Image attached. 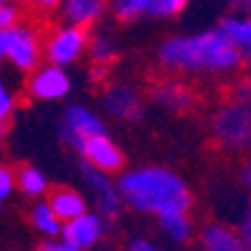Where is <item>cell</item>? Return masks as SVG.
<instances>
[{
  "instance_id": "cell-1",
  "label": "cell",
  "mask_w": 251,
  "mask_h": 251,
  "mask_svg": "<svg viewBox=\"0 0 251 251\" xmlns=\"http://www.w3.org/2000/svg\"><path fill=\"white\" fill-rule=\"evenodd\" d=\"M156 60L169 73H239L249 58L219 28H206L194 35H174L156 50Z\"/></svg>"
},
{
  "instance_id": "cell-2",
  "label": "cell",
  "mask_w": 251,
  "mask_h": 251,
  "mask_svg": "<svg viewBox=\"0 0 251 251\" xmlns=\"http://www.w3.org/2000/svg\"><path fill=\"white\" fill-rule=\"evenodd\" d=\"M123 206L136 214L161 216L171 211H191L194 194L183 176L169 166H136L116 178Z\"/></svg>"
},
{
  "instance_id": "cell-3",
  "label": "cell",
  "mask_w": 251,
  "mask_h": 251,
  "mask_svg": "<svg viewBox=\"0 0 251 251\" xmlns=\"http://www.w3.org/2000/svg\"><path fill=\"white\" fill-rule=\"evenodd\" d=\"M214 141L224 151H241L249 146L251 138V113L246 103L228 100L214 113L211 118Z\"/></svg>"
},
{
  "instance_id": "cell-4",
  "label": "cell",
  "mask_w": 251,
  "mask_h": 251,
  "mask_svg": "<svg viewBox=\"0 0 251 251\" xmlns=\"http://www.w3.org/2000/svg\"><path fill=\"white\" fill-rule=\"evenodd\" d=\"M80 171V178L86 183V199L93 201L96 211L106 219V221H113L123 214V201H121V194H118V186L116 181L111 178V174H103L93 166L83 163L78 166Z\"/></svg>"
},
{
  "instance_id": "cell-5",
  "label": "cell",
  "mask_w": 251,
  "mask_h": 251,
  "mask_svg": "<svg viewBox=\"0 0 251 251\" xmlns=\"http://www.w3.org/2000/svg\"><path fill=\"white\" fill-rule=\"evenodd\" d=\"M43 58V43L33 25L18 23L5 30V60L20 73H30L35 66H40Z\"/></svg>"
},
{
  "instance_id": "cell-6",
  "label": "cell",
  "mask_w": 251,
  "mask_h": 251,
  "mask_svg": "<svg viewBox=\"0 0 251 251\" xmlns=\"http://www.w3.org/2000/svg\"><path fill=\"white\" fill-rule=\"evenodd\" d=\"M88 28H78V25H68L63 23L60 28H55L43 43V55L48 63L60 68H68L73 63H78L86 53V43H88Z\"/></svg>"
},
{
  "instance_id": "cell-7",
  "label": "cell",
  "mask_w": 251,
  "mask_h": 251,
  "mask_svg": "<svg viewBox=\"0 0 251 251\" xmlns=\"http://www.w3.org/2000/svg\"><path fill=\"white\" fill-rule=\"evenodd\" d=\"M83 163L93 166V169L118 176L126 169V153L121 151V146L108 136V133H98V136H88L83 138V143L78 146V151Z\"/></svg>"
},
{
  "instance_id": "cell-8",
  "label": "cell",
  "mask_w": 251,
  "mask_h": 251,
  "mask_svg": "<svg viewBox=\"0 0 251 251\" xmlns=\"http://www.w3.org/2000/svg\"><path fill=\"white\" fill-rule=\"evenodd\" d=\"M73 88L71 75L66 68L53 66V63H43V66H35L28 73V83L25 91L33 100H63L68 98Z\"/></svg>"
},
{
  "instance_id": "cell-9",
  "label": "cell",
  "mask_w": 251,
  "mask_h": 251,
  "mask_svg": "<svg viewBox=\"0 0 251 251\" xmlns=\"http://www.w3.org/2000/svg\"><path fill=\"white\" fill-rule=\"evenodd\" d=\"M98 133H108L106 123L98 113H93L88 106L80 103H71L63 111V126H60V138L66 141L73 151H78V146L83 143V138L88 136H98Z\"/></svg>"
},
{
  "instance_id": "cell-10",
  "label": "cell",
  "mask_w": 251,
  "mask_h": 251,
  "mask_svg": "<svg viewBox=\"0 0 251 251\" xmlns=\"http://www.w3.org/2000/svg\"><path fill=\"white\" fill-rule=\"evenodd\" d=\"M108 221L103 219L98 211H83L80 216L71 219V221H63L60 226V236L68 239L71 244H75L80 251H88V249H96L103 236H106V226Z\"/></svg>"
},
{
  "instance_id": "cell-11",
  "label": "cell",
  "mask_w": 251,
  "mask_h": 251,
  "mask_svg": "<svg viewBox=\"0 0 251 251\" xmlns=\"http://www.w3.org/2000/svg\"><path fill=\"white\" fill-rule=\"evenodd\" d=\"M103 108L111 118L118 121H141L143 118V98L136 88L126 83H111L103 91Z\"/></svg>"
},
{
  "instance_id": "cell-12",
  "label": "cell",
  "mask_w": 251,
  "mask_h": 251,
  "mask_svg": "<svg viewBox=\"0 0 251 251\" xmlns=\"http://www.w3.org/2000/svg\"><path fill=\"white\" fill-rule=\"evenodd\" d=\"M63 23L78 28H93L108 15V0H60Z\"/></svg>"
},
{
  "instance_id": "cell-13",
  "label": "cell",
  "mask_w": 251,
  "mask_h": 251,
  "mask_svg": "<svg viewBox=\"0 0 251 251\" xmlns=\"http://www.w3.org/2000/svg\"><path fill=\"white\" fill-rule=\"evenodd\" d=\"M43 199L48 201V206L53 208V214H55V219L60 224L80 216L83 211H88L86 194H80L78 188H73V186H50Z\"/></svg>"
},
{
  "instance_id": "cell-14",
  "label": "cell",
  "mask_w": 251,
  "mask_h": 251,
  "mask_svg": "<svg viewBox=\"0 0 251 251\" xmlns=\"http://www.w3.org/2000/svg\"><path fill=\"white\" fill-rule=\"evenodd\" d=\"M201 251H249V246L239 239L234 226L221 221H208L199 231Z\"/></svg>"
},
{
  "instance_id": "cell-15",
  "label": "cell",
  "mask_w": 251,
  "mask_h": 251,
  "mask_svg": "<svg viewBox=\"0 0 251 251\" xmlns=\"http://www.w3.org/2000/svg\"><path fill=\"white\" fill-rule=\"evenodd\" d=\"M158 221V228H161V234L169 239L171 244L176 246H186V244H191L194 239V219H191V211H171V214H161L156 216Z\"/></svg>"
},
{
  "instance_id": "cell-16",
  "label": "cell",
  "mask_w": 251,
  "mask_h": 251,
  "mask_svg": "<svg viewBox=\"0 0 251 251\" xmlns=\"http://www.w3.org/2000/svg\"><path fill=\"white\" fill-rule=\"evenodd\" d=\"M153 100L174 113H183L194 106V93L178 80H161L153 88Z\"/></svg>"
},
{
  "instance_id": "cell-17",
  "label": "cell",
  "mask_w": 251,
  "mask_h": 251,
  "mask_svg": "<svg viewBox=\"0 0 251 251\" xmlns=\"http://www.w3.org/2000/svg\"><path fill=\"white\" fill-rule=\"evenodd\" d=\"M231 43L249 58L251 55V20L246 18V13H228L219 20V25H216Z\"/></svg>"
},
{
  "instance_id": "cell-18",
  "label": "cell",
  "mask_w": 251,
  "mask_h": 251,
  "mask_svg": "<svg viewBox=\"0 0 251 251\" xmlns=\"http://www.w3.org/2000/svg\"><path fill=\"white\" fill-rule=\"evenodd\" d=\"M13 174H15V188L23 196H28V199H43L48 194L50 181H48V176L43 171L38 169V166L23 163V166H18Z\"/></svg>"
},
{
  "instance_id": "cell-19",
  "label": "cell",
  "mask_w": 251,
  "mask_h": 251,
  "mask_svg": "<svg viewBox=\"0 0 251 251\" xmlns=\"http://www.w3.org/2000/svg\"><path fill=\"white\" fill-rule=\"evenodd\" d=\"M86 53L91 55V60L96 66H108L113 63L121 53L118 48V40L108 33V30H96V33H88V43H86Z\"/></svg>"
},
{
  "instance_id": "cell-20",
  "label": "cell",
  "mask_w": 251,
  "mask_h": 251,
  "mask_svg": "<svg viewBox=\"0 0 251 251\" xmlns=\"http://www.w3.org/2000/svg\"><path fill=\"white\" fill-rule=\"evenodd\" d=\"M108 13H113L118 23H136L153 18V0H108Z\"/></svg>"
},
{
  "instance_id": "cell-21",
  "label": "cell",
  "mask_w": 251,
  "mask_h": 251,
  "mask_svg": "<svg viewBox=\"0 0 251 251\" xmlns=\"http://www.w3.org/2000/svg\"><path fill=\"white\" fill-rule=\"evenodd\" d=\"M28 219H30V226L35 228L40 236L50 239V236H58V234H60V226H63V224L55 219L53 208L48 206L46 199H35V201H33L30 211H28Z\"/></svg>"
},
{
  "instance_id": "cell-22",
  "label": "cell",
  "mask_w": 251,
  "mask_h": 251,
  "mask_svg": "<svg viewBox=\"0 0 251 251\" xmlns=\"http://www.w3.org/2000/svg\"><path fill=\"white\" fill-rule=\"evenodd\" d=\"M188 0H153V18L158 20H169L176 18L186 10Z\"/></svg>"
},
{
  "instance_id": "cell-23",
  "label": "cell",
  "mask_w": 251,
  "mask_h": 251,
  "mask_svg": "<svg viewBox=\"0 0 251 251\" xmlns=\"http://www.w3.org/2000/svg\"><path fill=\"white\" fill-rule=\"evenodd\" d=\"M15 113V93L8 88L5 78L0 75V123H10Z\"/></svg>"
},
{
  "instance_id": "cell-24",
  "label": "cell",
  "mask_w": 251,
  "mask_h": 251,
  "mask_svg": "<svg viewBox=\"0 0 251 251\" xmlns=\"http://www.w3.org/2000/svg\"><path fill=\"white\" fill-rule=\"evenodd\" d=\"M18 23H20V8L13 3V0L0 3V30H8V28H13Z\"/></svg>"
},
{
  "instance_id": "cell-25",
  "label": "cell",
  "mask_w": 251,
  "mask_h": 251,
  "mask_svg": "<svg viewBox=\"0 0 251 251\" xmlns=\"http://www.w3.org/2000/svg\"><path fill=\"white\" fill-rule=\"evenodd\" d=\"M35 251H80L75 244H71L68 239H63L60 234L58 236H50V239H43L38 246H35Z\"/></svg>"
},
{
  "instance_id": "cell-26",
  "label": "cell",
  "mask_w": 251,
  "mask_h": 251,
  "mask_svg": "<svg viewBox=\"0 0 251 251\" xmlns=\"http://www.w3.org/2000/svg\"><path fill=\"white\" fill-rule=\"evenodd\" d=\"M15 191V174L10 166H3L0 163V203H3L5 199H10Z\"/></svg>"
},
{
  "instance_id": "cell-27",
  "label": "cell",
  "mask_w": 251,
  "mask_h": 251,
  "mask_svg": "<svg viewBox=\"0 0 251 251\" xmlns=\"http://www.w3.org/2000/svg\"><path fill=\"white\" fill-rule=\"evenodd\" d=\"M123 251H166V249H161V246H158L153 239H149V236H131L128 241H126Z\"/></svg>"
},
{
  "instance_id": "cell-28",
  "label": "cell",
  "mask_w": 251,
  "mask_h": 251,
  "mask_svg": "<svg viewBox=\"0 0 251 251\" xmlns=\"http://www.w3.org/2000/svg\"><path fill=\"white\" fill-rule=\"evenodd\" d=\"M234 231L239 234V239H241V241H244L246 246L251 244V221H249V211H246V214L241 216V221H239V226L234 228Z\"/></svg>"
},
{
  "instance_id": "cell-29",
  "label": "cell",
  "mask_w": 251,
  "mask_h": 251,
  "mask_svg": "<svg viewBox=\"0 0 251 251\" xmlns=\"http://www.w3.org/2000/svg\"><path fill=\"white\" fill-rule=\"evenodd\" d=\"M25 3H28L30 8L40 10V13H53V10H58L60 0H25Z\"/></svg>"
},
{
  "instance_id": "cell-30",
  "label": "cell",
  "mask_w": 251,
  "mask_h": 251,
  "mask_svg": "<svg viewBox=\"0 0 251 251\" xmlns=\"http://www.w3.org/2000/svg\"><path fill=\"white\" fill-rule=\"evenodd\" d=\"M231 100H236V103H246L249 106V80H241L239 86L234 88V98Z\"/></svg>"
},
{
  "instance_id": "cell-31",
  "label": "cell",
  "mask_w": 251,
  "mask_h": 251,
  "mask_svg": "<svg viewBox=\"0 0 251 251\" xmlns=\"http://www.w3.org/2000/svg\"><path fill=\"white\" fill-rule=\"evenodd\" d=\"M228 5H231V10H234V13H249L251 0H228Z\"/></svg>"
},
{
  "instance_id": "cell-32",
  "label": "cell",
  "mask_w": 251,
  "mask_h": 251,
  "mask_svg": "<svg viewBox=\"0 0 251 251\" xmlns=\"http://www.w3.org/2000/svg\"><path fill=\"white\" fill-rule=\"evenodd\" d=\"M5 60V30H0V66Z\"/></svg>"
},
{
  "instance_id": "cell-33",
  "label": "cell",
  "mask_w": 251,
  "mask_h": 251,
  "mask_svg": "<svg viewBox=\"0 0 251 251\" xmlns=\"http://www.w3.org/2000/svg\"><path fill=\"white\" fill-rule=\"evenodd\" d=\"M8 133H10V123H0V141H5Z\"/></svg>"
},
{
  "instance_id": "cell-34",
  "label": "cell",
  "mask_w": 251,
  "mask_h": 251,
  "mask_svg": "<svg viewBox=\"0 0 251 251\" xmlns=\"http://www.w3.org/2000/svg\"><path fill=\"white\" fill-rule=\"evenodd\" d=\"M241 181L249 186V166H244V169H241Z\"/></svg>"
},
{
  "instance_id": "cell-35",
  "label": "cell",
  "mask_w": 251,
  "mask_h": 251,
  "mask_svg": "<svg viewBox=\"0 0 251 251\" xmlns=\"http://www.w3.org/2000/svg\"><path fill=\"white\" fill-rule=\"evenodd\" d=\"M0 3H5V0H0Z\"/></svg>"
},
{
  "instance_id": "cell-36",
  "label": "cell",
  "mask_w": 251,
  "mask_h": 251,
  "mask_svg": "<svg viewBox=\"0 0 251 251\" xmlns=\"http://www.w3.org/2000/svg\"><path fill=\"white\" fill-rule=\"evenodd\" d=\"M0 206H3V203H0Z\"/></svg>"
}]
</instances>
